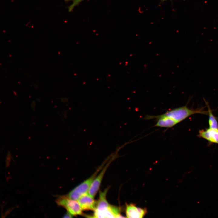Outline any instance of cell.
Instances as JSON below:
<instances>
[{"mask_svg":"<svg viewBox=\"0 0 218 218\" xmlns=\"http://www.w3.org/2000/svg\"><path fill=\"white\" fill-rule=\"evenodd\" d=\"M109 187L103 191H100L99 198L97 201L95 209L92 217L122 218L121 209L119 207L109 204L106 199Z\"/></svg>","mask_w":218,"mask_h":218,"instance_id":"cell-1","label":"cell"},{"mask_svg":"<svg viewBox=\"0 0 218 218\" xmlns=\"http://www.w3.org/2000/svg\"><path fill=\"white\" fill-rule=\"evenodd\" d=\"M198 113L207 115L208 112L204 111L203 109L201 108L191 109L188 108L186 106H185L169 110L160 115L170 117L178 123L189 116Z\"/></svg>","mask_w":218,"mask_h":218,"instance_id":"cell-2","label":"cell"},{"mask_svg":"<svg viewBox=\"0 0 218 218\" xmlns=\"http://www.w3.org/2000/svg\"><path fill=\"white\" fill-rule=\"evenodd\" d=\"M105 163L104 162L91 177L74 188L67 195V196L71 199L77 200L82 195L88 192L92 182Z\"/></svg>","mask_w":218,"mask_h":218,"instance_id":"cell-3","label":"cell"},{"mask_svg":"<svg viewBox=\"0 0 218 218\" xmlns=\"http://www.w3.org/2000/svg\"><path fill=\"white\" fill-rule=\"evenodd\" d=\"M56 202L58 205L65 208L73 216L83 214L78 201L69 198L67 195L59 196L56 200Z\"/></svg>","mask_w":218,"mask_h":218,"instance_id":"cell-4","label":"cell"},{"mask_svg":"<svg viewBox=\"0 0 218 218\" xmlns=\"http://www.w3.org/2000/svg\"><path fill=\"white\" fill-rule=\"evenodd\" d=\"M155 119L156 122L154 127L170 128L175 126L178 123L174 120L167 117L160 115L157 116L146 115L143 119L149 120Z\"/></svg>","mask_w":218,"mask_h":218,"instance_id":"cell-5","label":"cell"},{"mask_svg":"<svg viewBox=\"0 0 218 218\" xmlns=\"http://www.w3.org/2000/svg\"><path fill=\"white\" fill-rule=\"evenodd\" d=\"M113 159L110 160L107 163L104 167H103L99 174L97 175L92 182L88 193L92 197H94L99 190L100 185L104 175L109 165L111 163Z\"/></svg>","mask_w":218,"mask_h":218,"instance_id":"cell-6","label":"cell"},{"mask_svg":"<svg viewBox=\"0 0 218 218\" xmlns=\"http://www.w3.org/2000/svg\"><path fill=\"white\" fill-rule=\"evenodd\" d=\"M147 212L146 208L137 207L134 203L126 204L125 213L127 218L143 217Z\"/></svg>","mask_w":218,"mask_h":218,"instance_id":"cell-7","label":"cell"},{"mask_svg":"<svg viewBox=\"0 0 218 218\" xmlns=\"http://www.w3.org/2000/svg\"><path fill=\"white\" fill-rule=\"evenodd\" d=\"M77 200L83 210H94L97 201L88 193L82 195Z\"/></svg>","mask_w":218,"mask_h":218,"instance_id":"cell-8","label":"cell"},{"mask_svg":"<svg viewBox=\"0 0 218 218\" xmlns=\"http://www.w3.org/2000/svg\"><path fill=\"white\" fill-rule=\"evenodd\" d=\"M198 136L203 138L210 143L218 144V129L209 128L199 130Z\"/></svg>","mask_w":218,"mask_h":218,"instance_id":"cell-9","label":"cell"},{"mask_svg":"<svg viewBox=\"0 0 218 218\" xmlns=\"http://www.w3.org/2000/svg\"><path fill=\"white\" fill-rule=\"evenodd\" d=\"M206 105L208 108V123L209 128L218 129V123L216 117L213 114L212 111L208 104H206Z\"/></svg>","mask_w":218,"mask_h":218,"instance_id":"cell-10","label":"cell"},{"mask_svg":"<svg viewBox=\"0 0 218 218\" xmlns=\"http://www.w3.org/2000/svg\"><path fill=\"white\" fill-rule=\"evenodd\" d=\"M66 2H72V3L68 7V11L69 12L72 11L74 9L84 0H64Z\"/></svg>","mask_w":218,"mask_h":218,"instance_id":"cell-11","label":"cell"},{"mask_svg":"<svg viewBox=\"0 0 218 218\" xmlns=\"http://www.w3.org/2000/svg\"><path fill=\"white\" fill-rule=\"evenodd\" d=\"M73 215L71 214L70 213L68 212L66 213L63 217V218H72L73 217Z\"/></svg>","mask_w":218,"mask_h":218,"instance_id":"cell-12","label":"cell"},{"mask_svg":"<svg viewBox=\"0 0 218 218\" xmlns=\"http://www.w3.org/2000/svg\"><path fill=\"white\" fill-rule=\"evenodd\" d=\"M168 0H160V3H162L164 2V1H167Z\"/></svg>","mask_w":218,"mask_h":218,"instance_id":"cell-13","label":"cell"},{"mask_svg":"<svg viewBox=\"0 0 218 218\" xmlns=\"http://www.w3.org/2000/svg\"></svg>","mask_w":218,"mask_h":218,"instance_id":"cell-14","label":"cell"}]
</instances>
